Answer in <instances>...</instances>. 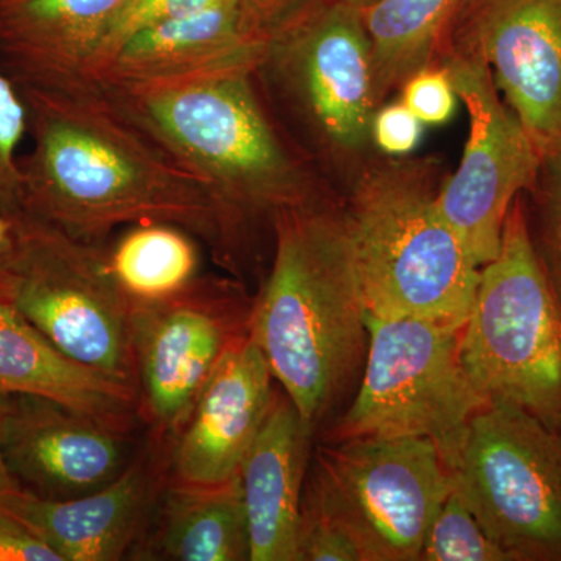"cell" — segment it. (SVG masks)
<instances>
[{
  "label": "cell",
  "mask_w": 561,
  "mask_h": 561,
  "mask_svg": "<svg viewBox=\"0 0 561 561\" xmlns=\"http://www.w3.org/2000/svg\"><path fill=\"white\" fill-rule=\"evenodd\" d=\"M18 88L32 138L21 157L24 214L95 245L142 221L179 225L216 249L236 245L241 230L213 187L140 130L101 87Z\"/></svg>",
  "instance_id": "cell-1"
},
{
  "label": "cell",
  "mask_w": 561,
  "mask_h": 561,
  "mask_svg": "<svg viewBox=\"0 0 561 561\" xmlns=\"http://www.w3.org/2000/svg\"><path fill=\"white\" fill-rule=\"evenodd\" d=\"M98 87L213 187L239 230L328 197L323 175L280 124L256 70Z\"/></svg>",
  "instance_id": "cell-2"
},
{
  "label": "cell",
  "mask_w": 561,
  "mask_h": 561,
  "mask_svg": "<svg viewBox=\"0 0 561 561\" xmlns=\"http://www.w3.org/2000/svg\"><path fill=\"white\" fill-rule=\"evenodd\" d=\"M272 225L275 257L251 302L249 337L313 432L367 356V309L341 205L330 195Z\"/></svg>",
  "instance_id": "cell-3"
},
{
  "label": "cell",
  "mask_w": 561,
  "mask_h": 561,
  "mask_svg": "<svg viewBox=\"0 0 561 561\" xmlns=\"http://www.w3.org/2000/svg\"><path fill=\"white\" fill-rule=\"evenodd\" d=\"M432 158H368L350 179L343 225L365 309L461 327L481 267L437 208Z\"/></svg>",
  "instance_id": "cell-4"
},
{
  "label": "cell",
  "mask_w": 561,
  "mask_h": 561,
  "mask_svg": "<svg viewBox=\"0 0 561 561\" xmlns=\"http://www.w3.org/2000/svg\"><path fill=\"white\" fill-rule=\"evenodd\" d=\"M370 50L362 10L342 0H312L268 36L257 80L321 175L348 180L370 158Z\"/></svg>",
  "instance_id": "cell-5"
},
{
  "label": "cell",
  "mask_w": 561,
  "mask_h": 561,
  "mask_svg": "<svg viewBox=\"0 0 561 561\" xmlns=\"http://www.w3.org/2000/svg\"><path fill=\"white\" fill-rule=\"evenodd\" d=\"M460 359L486 402L512 405L561 434V313L531 241L523 195L496 257L483 265Z\"/></svg>",
  "instance_id": "cell-6"
},
{
  "label": "cell",
  "mask_w": 561,
  "mask_h": 561,
  "mask_svg": "<svg viewBox=\"0 0 561 561\" xmlns=\"http://www.w3.org/2000/svg\"><path fill=\"white\" fill-rule=\"evenodd\" d=\"M460 328L367 312L360 389L327 440L426 438L451 470L468 424L486 404L461 365Z\"/></svg>",
  "instance_id": "cell-7"
},
{
  "label": "cell",
  "mask_w": 561,
  "mask_h": 561,
  "mask_svg": "<svg viewBox=\"0 0 561 561\" xmlns=\"http://www.w3.org/2000/svg\"><path fill=\"white\" fill-rule=\"evenodd\" d=\"M453 489L451 470L426 438H350L321 446L301 505L339 524L362 561H420Z\"/></svg>",
  "instance_id": "cell-8"
},
{
  "label": "cell",
  "mask_w": 561,
  "mask_h": 561,
  "mask_svg": "<svg viewBox=\"0 0 561 561\" xmlns=\"http://www.w3.org/2000/svg\"><path fill=\"white\" fill-rule=\"evenodd\" d=\"M491 540L512 561H561V434L529 413L486 402L451 468Z\"/></svg>",
  "instance_id": "cell-9"
},
{
  "label": "cell",
  "mask_w": 561,
  "mask_h": 561,
  "mask_svg": "<svg viewBox=\"0 0 561 561\" xmlns=\"http://www.w3.org/2000/svg\"><path fill=\"white\" fill-rule=\"evenodd\" d=\"M105 245L25 214L11 305L70 359L138 391L133 306L111 275Z\"/></svg>",
  "instance_id": "cell-10"
},
{
  "label": "cell",
  "mask_w": 561,
  "mask_h": 561,
  "mask_svg": "<svg viewBox=\"0 0 561 561\" xmlns=\"http://www.w3.org/2000/svg\"><path fill=\"white\" fill-rule=\"evenodd\" d=\"M438 65L467 108L470 130L459 168L442 181L437 208L482 268L501 249L513 202L537 183L542 150L501 99L485 61L446 54Z\"/></svg>",
  "instance_id": "cell-11"
},
{
  "label": "cell",
  "mask_w": 561,
  "mask_h": 561,
  "mask_svg": "<svg viewBox=\"0 0 561 561\" xmlns=\"http://www.w3.org/2000/svg\"><path fill=\"white\" fill-rule=\"evenodd\" d=\"M251 302L238 284L198 276L187 289L133 306L138 411L172 438L232 346L249 337Z\"/></svg>",
  "instance_id": "cell-12"
},
{
  "label": "cell",
  "mask_w": 561,
  "mask_h": 561,
  "mask_svg": "<svg viewBox=\"0 0 561 561\" xmlns=\"http://www.w3.org/2000/svg\"><path fill=\"white\" fill-rule=\"evenodd\" d=\"M446 54L486 62L541 150L561 140V0H467Z\"/></svg>",
  "instance_id": "cell-13"
},
{
  "label": "cell",
  "mask_w": 561,
  "mask_h": 561,
  "mask_svg": "<svg viewBox=\"0 0 561 561\" xmlns=\"http://www.w3.org/2000/svg\"><path fill=\"white\" fill-rule=\"evenodd\" d=\"M165 438L153 435L108 485L70 500H47L21 489L0 504V516L32 531L61 561H116L135 548L168 485Z\"/></svg>",
  "instance_id": "cell-14"
},
{
  "label": "cell",
  "mask_w": 561,
  "mask_h": 561,
  "mask_svg": "<svg viewBox=\"0 0 561 561\" xmlns=\"http://www.w3.org/2000/svg\"><path fill=\"white\" fill-rule=\"evenodd\" d=\"M130 427L32 394H10L3 454L22 489L70 500L103 489L130 463Z\"/></svg>",
  "instance_id": "cell-15"
},
{
  "label": "cell",
  "mask_w": 561,
  "mask_h": 561,
  "mask_svg": "<svg viewBox=\"0 0 561 561\" xmlns=\"http://www.w3.org/2000/svg\"><path fill=\"white\" fill-rule=\"evenodd\" d=\"M273 379L250 337L232 346L173 437L168 483L203 489L238 478L275 401Z\"/></svg>",
  "instance_id": "cell-16"
},
{
  "label": "cell",
  "mask_w": 561,
  "mask_h": 561,
  "mask_svg": "<svg viewBox=\"0 0 561 561\" xmlns=\"http://www.w3.org/2000/svg\"><path fill=\"white\" fill-rule=\"evenodd\" d=\"M268 35L236 0L176 18L133 36L90 83H160L219 72L257 70Z\"/></svg>",
  "instance_id": "cell-17"
},
{
  "label": "cell",
  "mask_w": 561,
  "mask_h": 561,
  "mask_svg": "<svg viewBox=\"0 0 561 561\" xmlns=\"http://www.w3.org/2000/svg\"><path fill=\"white\" fill-rule=\"evenodd\" d=\"M128 0H0V66L18 87L80 83Z\"/></svg>",
  "instance_id": "cell-18"
},
{
  "label": "cell",
  "mask_w": 561,
  "mask_h": 561,
  "mask_svg": "<svg viewBox=\"0 0 561 561\" xmlns=\"http://www.w3.org/2000/svg\"><path fill=\"white\" fill-rule=\"evenodd\" d=\"M311 437L312 431L286 393H276L239 470L250 561H298L302 485Z\"/></svg>",
  "instance_id": "cell-19"
},
{
  "label": "cell",
  "mask_w": 561,
  "mask_h": 561,
  "mask_svg": "<svg viewBox=\"0 0 561 561\" xmlns=\"http://www.w3.org/2000/svg\"><path fill=\"white\" fill-rule=\"evenodd\" d=\"M0 391L46 398L130 430L139 413L138 391L70 359L7 301H0Z\"/></svg>",
  "instance_id": "cell-20"
},
{
  "label": "cell",
  "mask_w": 561,
  "mask_h": 561,
  "mask_svg": "<svg viewBox=\"0 0 561 561\" xmlns=\"http://www.w3.org/2000/svg\"><path fill=\"white\" fill-rule=\"evenodd\" d=\"M467 0H373L362 9L370 39L376 105L413 73L438 65Z\"/></svg>",
  "instance_id": "cell-21"
},
{
  "label": "cell",
  "mask_w": 561,
  "mask_h": 561,
  "mask_svg": "<svg viewBox=\"0 0 561 561\" xmlns=\"http://www.w3.org/2000/svg\"><path fill=\"white\" fill-rule=\"evenodd\" d=\"M161 523L151 549L175 561L250 560V535L238 478L217 486L164 489Z\"/></svg>",
  "instance_id": "cell-22"
},
{
  "label": "cell",
  "mask_w": 561,
  "mask_h": 561,
  "mask_svg": "<svg viewBox=\"0 0 561 561\" xmlns=\"http://www.w3.org/2000/svg\"><path fill=\"white\" fill-rule=\"evenodd\" d=\"M105 251L111 275L131 306L175 297L201 272L195 236L165 221L130 225Z\"/></svg>",
  "instance_id": "cell-23"
},
{
  "label": "cell",
  "mask_w": 561,
  "mask_h": 561,
  "mask_svg": "<svg viewBox=\"0 0 561 561\" xmlns=\"http://www.w3.org/2000/svg\"><path fill=\"white\" fill-rule=\"evenodd\" d=\"M420 561H512L453 489L424 537Z\"/></svg>",
  "instance_id": "cell-24"
},
{
  "label": "cell",
  "mask_w": 561,
  "mask_h": 561,
  "mask_svg": "<svg viewBox=\"0 0 561 561\" xmlns=\"http://www.w3.org/2000/svg\"><path fill=\"white\" fill-rule=\"evenodd\" d=\"M530 192L534 194V219L529 216L531 241L561 313V140L542 150L540 173Z\"/></svg>",
  "instance_id": "cell-25"
},
{
  "label": "cell",
  "mask_w": 561,
  "mask_h": 561,
  "mask_svg": "<svg viewBox=\"0 0 561 561\" xmlns=\"http://www.w3.org/2000/svg\"><path fill=\"white\" fill-rule=\"evenodd\" d=\"M225 2H230V0H128L119 14L111 22L102 43L99 44L98 50L94 51L90 62H88L83 72V80H91L99 70L105 68L111 58L133 36L164 24V22Z\"/></svg>",
  "instance_id": "cell-26"
},
{
  "label": "cell",
  "mask_w": 561,
  "mask_h": 561,
  "mask_svg": "<svg viewBox=\"0 0 561 561\" xmlns=\"http://www.w3.org/2000/svg\"><path fill=\"white\" fill-rule=\"evenodd\" d=\"M28 135V110L24 95L0 66V214L21 216L20 149Z\"/></svg>",
  "instance_id": "cell-27"
},
{
  "label": "cell",
  "mask_w": 561,
  "mask_h": 561,
  "mask_svg": "<svg viewBox=\"0 0 561 561\" xmlns=\"http://www.w3.org/2000/svg\"><path fill=\"white\" fill-rule=\"evenodd\" d=\"M400 101L415 114L424 125L438 127L453 119L456 113L457 94L448 70L442 65L431 66L413 73L401 88Z\"/></svg>",
  "instance_id": "cell-28"
},
{
  "label": "cell",
  "mask_w": 561,
  "mask_h": 561,
  "mask_svg": "<svg viewBox=\"0 0 561 561\" xmlns=\"http://www.w3.org/2000/svg\"><path fill=\"white\" fill-rule=\"evenodd\" d=\"M424 124L401 101L379 106L371 119V146L383 157L405 158L423 138Z\"/></svg>",
  "instance_id": "cell-29"
},
{
  "label": "cell",
  "mask_w": 561,
  "mask_h": 561,
  "mask_svg": "<svg viewBox=\"0 0 561 561\" xmlns=\"http://www.w3.org/2000/svg\"><path fill=\"white\" fill-rule=\"evenodd\" d=\"M25 214H0V301L11 302L24 243Z\"/></svg>",
  "instance_id": "cell-30"
},
{
  "label": "cell",
  "mask_w": 561,
  "mask_h": 561,
  "mask_svg": "<svg viewBox=\"0 0 561 561\" xmlns=\"http://www.w3.org/2000/svg\"><path fill=\"white\" fill-rule=\"evenodd\" d=\"M0 561H61L46 542L14 519L0 516Z\"/></svg>",
  "instance_id": "cell-31"
},
{
  "label": "cell",
  "mask_w": 561,
  "mask_h": 561,
  "mask_svg": "<svg viewBox=\"0 0 561 561\" xmlns=\"http://www.w3.org/2000/svg\"><path fill=\"white\" fill-rule=\"evenodd\" d=\"M311 2L312 0H238L245 16L268 36Z\"/></svg>",
  "instance_id": "cell-32"
},
{
  "label": "cell",
  "mask_w": 561,
  "mask_h": 561,
  "mask_svg": "<svg viewBox=\"0 0 561 561\" xmlns=\"http://www.w3.org/2000/svg\"><path fill=\"white\" fill-rule=\"evenodd\" d=\"M10 394L0 391V504L16 493L22 486L16 479L11 476L9 465H7L5 454H3V430H5L7 411H9Z\"/></svg>",
  "instance_id": "cell-33"
},
{
  "label": "cell",
  "mask_w": 561,
  "mask_h": 561,
  "mask_svg": "<svg viewBox=\"0 0 561 561\" xmlns=\"http://www.w3.org/2000/svg\"><path fill=\"white\" fill-rule=\"evenodd\" d=\"M342 2L348 3L351 7H356V9H365V7L370 5L373 0H342Z\"/></svg>",
  "instance_id": "cell-34"
}]
</instances>
